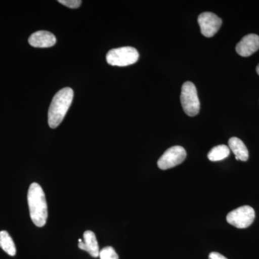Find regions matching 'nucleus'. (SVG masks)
Here are the masks:
<instances>
[{
	"label": "nucleus",
	"instance_id": "nucleus-1",
	"mask_svg": "<svg viewBox=\"0 0 259 259\" xmlns=\"http://www.w3.org/2000/svg\"><path fill=\"white\" fill-rule=\"evenodd\" d=\"M28 203L32 223L40 228L45 226L48 218L47 199L42 187L35 182L29 187Z\"/></svg>",
	"mask_w": 259,
	"mask_h": 259
},
{
	"label": "nucleus",
	"instance_id": "nucleus-2",
	"mask_svg": "<svg viewBox=\"0 0 259 259\" xmlns=\"http://www.w3.org/2000/svg\"><path fill=\"white\" fill-rule=\"evenodd\" d=\"M74 98L72 89H62L56 94L49 107L48 122L51 128H56L64 120Z\"/></svg>",
	"mask_w": 259,
	"mask_h": 259
},
{
	"label": "nucleus",
	"instance_id": "nucleus-3",
	"mask_svg": "<svg viewBox=\"0 0 259 259\" xmlns=\"http://www.w3.org/2000/svg\"><path fill=\"white\" fill-rule=\"evenodd\" d=\"M180 99L182 108L187 115L194 117L198 115L200 110V102L197 95V88L193 83L191 81L184 83Z\"/></svg>",
	"mask_w": 259,
	"mask_h": 259
},
{
	"label": "nucleus",
	"instance_id": "nucleus-4",
	"mask_svg": "<svg viewBox=\"0 0 259 259\" xmlns=\"http://www.w3.org/2000/svg\"><path fill=\"white\" fill-rule=\"evenodd\" d=\"M139 59V54L135 48L125 47L113 49L107 54V62L114 66H127L134 64Z\"/></svg>",
	"mask_w": 259,
	"mask_h": 259
},
{
	"label": "nucleus",
	"instance_id": "nucleus-5",
	"mask_svg": "<svg viewBox=\"0 0 259 259\" xmlns=\"http://www.w3.org/2000/svg\"><path fill=\"white\" fill-rule=\"evenodd\" d=\"M255 211L248 205L242 206L228 213L227 222L237 228L243 229L249 227L255 219Z\"/></svg>",
	"mask_w": 259,
	"mask_h": 259
},
{
	"label": "nucleus",
	"instance_id": "nucleus-6",
	"mask_svg": "<svg viewBox=\"0 0 259 259\" xmlns=\"http://www.w3.org/2000/svg\"><path fill=\"white\" fill-rule=\"evenodd\" d=\"M187 157L185 148L180 146H175L167 149L161 157L158 159V168L161 170L169 169L180 165Z\"/></svg>",
	"mask_w": 259,
	"mask_h": 259
},
{
	"label": "nucleus",
	"instance_id": "nucleus-7",
	"mask_svg": "<svg viewBox=\"0 0 259 259\" xmlns=\"http://www.w3.org/2000/svg\"><path fill=\"white\" fill-rule=\"evenodd\" d=\"M198 23L201 33L204 36L211 37L217 33L222 25V19L212 13H203L199 15Z\"/></svg>",
	"mask_w": 259,
	"mask_h": 259
},
{
	"label": "nucleus",
	"instance_id": "nucleus-8",
	"mask_svg": "<svg viewBox=\"0 0 259 259\" xmlns=\"http://www.w3.org/2000/svg\"><path fill=\"white\" fill-rule=\"evenodd\" d=\"M259 49V36L256 34H248L237 44L236 52L240 56L248 57Z\"/></svg>",
	"mask_w": 259,
	"mask_h": 259
},
{
	"label": "nucleus",
	"instance_id": "nucleus-9",
	"mask_svg": "<svg viewBox=\"0 0 259 259\" xmlns=\"http://www.w3.org/2000/svg\"><path fill=\"white\" fill-rule=\"evenodd\" d=\"M28 42L32 47L50 48L56 44V37L51 32L40 30L30 35Z\"/></svg>",
	"mask_w": 259,
	"mask_h": 259
},
{
	"label": "nucleus",
	"instance_id": "nucleus-10",
	"mask_svg": "<svg viewBox=\"0 0 259 259\" xmlns=\"http://www.w3.org/2000/svg\"><path fill=\"white\" fill-rule=\"evenodd\" d=\"M80 249L85 250L94 258H97L100 255L98 242L94 232L87 231L83 233V241L78 245Z\"/></svg>",
	"mask_w": 259,
	"mask_h": 259
},
{
	"label": "nucleus",
	"instance_id": "nucleus-11",
	"mask_svg": "<svg viewBox=\"0 0 259 259\" xmlns=\"http://www.w3.org/2000/svg\"><path fill=\"white\" fill-rule=\"evenodd\" d=\"M229 148H231L232 152L236 156V160H240L242 161H248L249 157L248 148L244 143L238 138L233 137L228 141Z\"/></svg>",
	"mask_w": 259,
	"mask_h": 259
},
{
	"label": "nucleus",
	"instance_id": "nucleus-12",
	"mask_svg": "<svg viewBox=\"0 0 259 259\" xmlns=\"http://www.w3.org/2000/svg\"><path fill=\"white\" fill-rule=\"evenodd\" d=\"M0 248L11 256L16 255V247L8 232L0 231Z\"/></svg>",
	"mask_w": 259,
	"mask_h": 259
},
{
	"label": "nucleus",
	"instance_id": "nucleus-13",
	"mask_svg": "<svg viewBox=\"0 0 259 259\" xmlns=\"http://www.w3.org/2000/svg\"><path fill=\"white\" fill-rule=\"evenodd\" d=\"M230 155V148L226 145H219V146H215L212 148L209 151L207 157H208L209 161H222L225 159Z\"/></svg>",
	"mask_w": 259,
	"mask_h": 259
},
{
	"label": "nucleus",
	"instance_id": "nucleus-14",
	"mask_svg": "<svg viewBox=\"0 0 259 259\" xmlns=\"http://www.w3.org/2000/svg\"><path fill=\"white\" fill-rule=\"evenodd\" d=\"M100 259H119L118 255L111 246H107L100 251Z\"/></svg>",
	"mask_w": 259,
	"mask_h": 259
},
{
	"label": "nucleus",
	"instance_id": "nucleus-15",
	"mask_svg": "<svg viewBox=\"0 0 259 259\" xmlns=\"http://www.w3.org/2000/svg\"><path fill=\"white\" fill-rule=\"evenodd\" d=\"M58 2L71 9H76L81 5V0H59Z\"/></svg>",
	"mask_w": 259,
	"mask_h": 259
},
{
	"label": "nucleus",
	"instance_id": "nucleus-16",
	"mask_svg": "<svg viewBox=\"0 0 259 259\" xmlns=\"http://www.w3.org/2000/svg\"><path fill=\"white\" fill-rule=\"evenodd\" d=\"M209 259H228L224 255L218 253V252H212L209 253Z\"/></svg>",
	"mask_w": 259,
	"mask_h": 259
},
{
	"label": "nucleus",
	"instance_id": "nucleus-17",
	"mask_svg": "<svg viewBox=\"0 0 259 259\" xmlns=\"http://www.w3.org/2000/svg\"><path fill=\"white\" fill-rule=\"evenodd\" d=\"M256 72H257V74H258L259 75V64L258 65V66H257V67H256Z\"/></svg>",
	"mask_w": 259,
	"mask_h": 259
}]
</instances>
